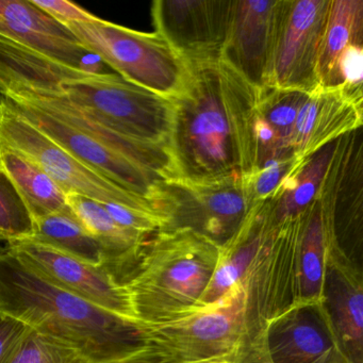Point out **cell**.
<instances>
[{"instance_id": "14", "label": "cell", "mask_w": 363, "mask_h": 363, "mask_svg": "<svg viewBox=\"0 0 363 363\" xmlns=\"http://www.w3.org/2000/svg\"><path fill=\"white\" fill-rule=\"evenodd\" d=\"M320 309L347 363L363 361L362 271L333 241L327 255Z\"/></svg>"}, {"instance_id": "2", "label": "cell", "mask_w": 363, "mask_h": 363, "mask_svg": "<svg viewBox=\"0 0 363 363\" xmlns=\"http://www.w3.org/2000/svg\"><path fill=\"white\" fill-rule=\"evenodd\" d=\"M0 314L107 363L152 346L145 326L111 313L46 279L0 245Z\"/></svg>"}, {"instance_id": "16", "label": "cell", "mask_w": 363, "mask_h": 363, "mask_svg": "<svg viewBox=\"0 0 363 363\" xmlns=\"http://www.w3.org/2000/svg\"><path fill=\"white\" fill-rule=\"evenodd\" d=\"M363 101L340 88L316 86L308 93L297 116L293 154L306 158L323 146L362 127Z\"/></svg>"}, {"instance_id": "7", "label": "cell", "mask_w": 363, "mask_h": 363, "mask_svg": "<svg viewBox=\"0 0 363 363\" xmlns=\"http://www.w3.org/2000/svg\"><path fill=\"white\" fill-rule=\"evenodd\" d=\"M255 205L243 178L210 184L165 180L157 199L163 229H189L218 246L239 231Z\"/></svg>"}, {"instance_id": "24", "label": "cell", "mask_w": 363, "mask_h": 363, "mask_svg": "<svg viewBox=\"0 0 363 363\" xmlns=\"http://www.w3.org/2000/svg\"><path fill=\"white\" fill-rule=\"evenodd\" d=\"M31 240L46 244L95 267H104V256L96 240L84 228L71 208L35 220Z\"/></svg>"}, {"instance_id": "13", "label": "cell", "mask_w": 363, "mask_h": 363, "mask_svg": "<svg viewBox=\"0 0 363 363\" xmlns=\"http://www.w3.org/2000/svg\"><path fill=\"white\" fill-rule=\"evenodd\" d=\"M280 0H233L220 59L255 89L267 84Z\"/></svg>"}, {"instance_id": "29", "label": "cell", "mask_w": 363, "mask_h": 363, "mask_svg": "<svg viewBox=\"0 0 363 363\" xmlns=\"http://www.w3.org/2000/svg\"><path fill=\"white\" fill-rule=\"evenodd\" d=\"M33 3L63 25L69 24V23L93 22L97 18V16H93L90 12L82 9V7L71 3V1L33 0Z\"/></svg>"}, {"instance_id": "31", "label": "cell", "mask_w": 363, "mask_h": 363, "mask_svg": "<svg viewBox=\"0 0 363 363\" xmlns=\"http://www.w3.org/2000/svg\"><path fill=\"white\" fill-rule=\"evenodd\" d=\"M252 347L256 350L257 354H259V358H260V361L262 363H271V361L269 360V358L267 357V354H265L264 347H263L262 343H261L260 340H254L252 341Z\"/></svg>"}, {"instance_id": "8", "label": "cell", "mask_w": 363, "mask_h": 363, "mask_svg": "<svg viewBox=\"0 0 363 363\" xmlns=\"http://www.w3.org/2000/svg\"><path fill=\"white\" fill-rule=\"evenodd\" d=\"M0 146L11 148L33 160L67 194L76 193L101 203H120L161 216L152 203L120 188L113 182L95 173L60 147L35 125L14 111L1 96Z\"/></svg>"}, {"instance_id": "21", "label": "cell", "mask_w": 363, "mask_h": 363, "mask_svg": "<svg viewBox=\"0 0 363 363\" xmlns=\"http://www.w3.org/2000/svg\"><path fill=\"white\" fill-rule=\"evenodd\" d=\"M340 139L296 161L279 188L267 201L272 226H279L298 218L318 199Z\"/></svg>"}, {"instance_id": "4", "label": "cell", "mask_w": 363, "mask_h": 363, "mask_svg": "<svg viewBox=\"0 0 363 363\" xmlns=\"http://www.w3.org/2000/svg\"><path fill=\"white\" fill-rule=\"evenodd\" d=\"M50 69L67 101L86 120L125 139L169 146L173 101L116 73H86L54 61Z\"/></svg>"}, {"instance_id": "25", "label": "cell", "mask_w": 363, "mask_h": 363, "mask_svg": "<svg viewBox=\"0 0 363 363\" xmlns=\"http://www.w3.org/2000/svg\"><path fill=\"white\" fill-rule=\"evenodd\" d=\"M35 235V220L11 178L0 167V241H21Z\"/></svg>"}, {"instance_id": "33", "label": "cell", "mask_w": 363, "mask_h": 363, "mask_svg": "<svg viewBox=\"0 0 363 363\" xmlns=\"http://www.w3.org/2000/svg\"><path fill=\"white\" fill-rule=\"evenodd\" d=\"M337 363H347V362H346L345 360H340V361H337Z\"/></svg>"}, {"instance_id": "23", "label": "cell", "mask_w": 363, "mask_h": 363, "mask_svg": "<svg viewBox=\"0 0 363 363\" xmlns=\"http://www.w3.org/2000/svg\"><path fill=\"white\" fill-rule=\"evenodd\" d=\"M0 167L11 178L33 220L69 209L65 190L30 159L0 146Z\"/></svg>"}, {"instance_id": "11", "label": "cell", "mask_w": 363, "mask_h": 363, "mask_svg": "<svg viewBox=\"0 0 363 363\" xmlns=\"http://www.w3.org/2000/svg\"><path fill=\"white\" fill-rule=\"evenodd\" d=\"M0 37L77 71L97 75L114 73L82 46L65 25L33 0H0Z\"/></svg>"}, {"instance_id": "20", "label": "cell", "mask_w": 363, "mask_h": 363, "mask_svg": "<svg viewBox=\"0 0 363 363\" xmlns=\"http://www.w3.org/2000/svg\"><path fill=\"white\" fill-rule=\"evenodd\" d=\"M271 229L267 201L256 203L241 228L220 246L218 263L201 299V307L226 296L245 280Z\"/></svg>"}, {"instance_id": "27", "label": "cell", "mask_w": 363, "mask_h": 363, "mask_svg": "<svg viewBox=\"0 0 363 363\" xmlns=\"http://www.w3.org/2000/svg\"><path fill=\"white\" fill-rule=\"evenodd\" d=\"M297 160L295 157L276 159L256 167L246 175L243 178L244 184L252 203H263L271 199Z\"/></svg>"}, {"instance_id": "12", "label": "cell", "mask_w": 363, "mask_h": 363, "mask_svg": "<svg viewBox=\"0 0 363 363\" xmlns=\"http://www.w3.org/2000/svg\"><path fill=\"white\" fill-rule=\"evenodd\" d=\"M233 0H156L155 33L186 62L220 58L230 22Z\"/></svg>"}, {"instance_id": "1", "label": "cell", "mask_w": 363, "mask_h": 363, "mask_svg": "<svg viewBox=\"0 0 363 363\" xmlns=\"http://www.w3.org/2000/svg\"><path fill=\"white\" fill-rule=\"evenodd\" d=\"M188 65V82L173 101L169 141L177 178L210 184L245 177L254 167L258 90L220 58Z\"/></svg>"}, {"instance_id": "28", "label": "cell", "mask_w": 363, "mask_h": 363, "mask_svg": "<svg viewBox=\"0 0 363 363\" xmlns=\"http://www.w3.org/2000/svg\"><path fill=\"white\" fill-rule=\"evenodd\" d=\"M30 327L24 323L0 314V363H11Z\"/></svg>"}, {"instance_id": "22", "label": "cell", "mask_w": 363, "mask_h": 363, "mask_svg": "<svg viewBox=\"0 0 363 363\" xmlns=\"http://www.w3.org/2000/svg\"><path fill=\"white\" fill-rule=\"evenodd\" d=\"M362 44L363 0H330L318 52V86L335 88L340 63Z\"/></svg>"}, {"instance_id": "10", "label": "cell", "mask_w": 363, "mask_h": 363, "mask_svg": "<svg viewBox=\"0 0 363 363\" xmlns=\"http://www.w3.org/2000/svg\"><path fill=\"white\" fill-rule=\"evenodd\" d=\"M6 246L52 284L111 313L139 322L126 286L106 267H95L35 240L10 242Z\"/></svg>"}, {"instance_id": "17", "label": "cell", "mask_w": 363, "mask_h": 363, "mask_svg": "<svg viewBox=\"0 0 363 363\" xmlns=\"http://www.w3.org/2000/svg\"><path fill=\"white\" fill-rule=\"evenodd\" d=\"M307 94L272 86L259 89L252 116L254 167L275 159L294 156L293 135Z\"/></svg>"}, {"instance_id": "15", "label": "cell", "mask_w": 363, "mask_h": 363, "mask_svg": "<svg viewBox=\"0 0 363 363\" xmlns=\"http://www.w3.org/2000/svg\"><path fill=\"white\" fill-rule=\"evenodd\" d=\"M255 339L260 340L271 363L345 360L320 306L293 308L284 312L272 320Z\"/></svg>"}, {"instance_id": "3", "label": "cell", "mask_w": 363, "mask_h": 363, "mask_svg": "<svg viewBox=\"0 0 363 363\" xmlns=\"http://www.w3.org/2000/svg\"><path fill=\"white\" fill-rule=\"evenodd\" d=\"M218 255V244L189 229L152 235L123 281L138 320L155 324L201 307Z\"/></svg>"}, {"instance_id": "6", "label": "cell", "mask_w": 363, "mask_h": 363, "mask_svg": "<svg viewBox=\"0 0 363 363\" xmlns=\"http://www.w3.org/2000/svg\"><path fill=\"white\" fill-rule=\"evenodd\" d=\"M144 326L150 343L175 363L238 358L250 333L246 280L216 303Z\"/></svg>"}, {"instance_id": "32", "label": "cell", "mask_w": 363, "mask_h": 363, "mask_svg": "<svg viewBox=\"0 0 363 363\" xmlns=\"http://www.w3.org/2000/svg\"><path fill=\"white\" fill-rule=\"evenodd\" d=\"M195 363H240L238 358H218L211 359V360L199 361Z\"/></svg>"}, {"instance_id": "30", "label": "cell", "mask_w": 363, "mask_h": 363, "mask_svg": "<svg viewBox=\"0 0 363 363\" xmlns=\"http://www.w3.org/2000/svg\"><path fill=\"white\" fill-rule=\"evenodd\" d=\"M107 363H175L169 358L167 354H163L160 350L150 346L141 352H135L126 358L120 360L111 361Z\"/></svg>"}, {"instance_id": "5", "label": "cell", "mask_w": 363, "mask_h": 363, "mask_svg": "<svg viewBox=\"0 0 363 363\" xmlns=\"http://www.w3.org/2000/svg\"><path fill=\"white\" fill-rule=\"evenodd\" d=\"M65 26L126 82L172 101L186 86L188 62L158 33L133 30L99 18Z\"/></svg>"}, {"instance_id": "26", "label": "cell", "mask_w": 363, "mask_h": 363, "mask_svg": "<svg viewBox=\"0 0 363 363\" xmlns=\"http://www.w3.org/2000/svg\"><path fill=\"white\" fill-rule=\"evenodd\" d=\"M11 363H93L78 350L31 329Z\"/></svg>"}, {"instance_id": "18", "label": "cell", "mask_w": 363, "mask_h": 363, "mask_svg": "<svg viewBox=\"0 0 363 363\" xmlns=\"http://www.w3.org/2000/svg\"><path fill=\"white\" fill-rule=\"evenodd\" d=\"M335 239L328 208L320 196L299 216L296 301L294 308L320 305L329 247Z\"/></svg>"}, {"instance_id": "9", "label": "cell", "mask_w": 363, "mask_h": 363, "mask_svg": "<svg viewBox=\"0 0 363 363\" xmlns=\"http://www.w3.org/2000/svg\"><path fill=\"white\" fill-rule=\"evenodd\" d=\"M330 0H280L265 86L309 93Z\"/></svg>"}, {"instance_id": "19", "label": "cell", "mask_w": 363, "mask_h": 363, "mask_svg": "<svg viewBox=\"0 0 363 363\" xmlns=\"http://www.w3.org/2000/svg\"><path fill=\"white\" fill-rule=\"evenodd\" d=\"M67 203L84 228L96 240L104 256V267L123 284L141 256L150 237L121 226L103 203L84 195L69 193Z\"/></svg>"}]
</instances>
